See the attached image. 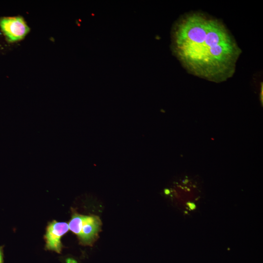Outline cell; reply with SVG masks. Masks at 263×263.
Instances as JSON below:
<instances>
[{"mask_svg": "<svg viewBox=\"0 0 263 263\" xmlns=\"http://www.w3.org/2000/svg\"><path fill=\"white\" fill-rule=\"evenodd\" d=\"M0 27L9 42L22 39L30 30L23 18L19 16L0 18Z\"/></svg>", "mask_w": 263, "mask_h": 263, "instance_id": "3", "label": "cell"}, {"mask_svg": "<svg viewBox=\"0 0 263 263\" xmlns=\"http://www.w3.org/2000/svg\"><path fill=\"white\" fill-rule=\"evenodd\" d=\"M69 230L68 224L54 221L47 226L45 236L46 248L60 253L61 251V237Z\"/></svg>", "mask_w": 263, "mask_h": 263, "instance_id": "4", "label": "cell"}, {"mask_svg": "<svg viewBox=\"0 0 263 263\" xmlns=\"http://www.w3.org/2000/svg\"><path fill=\"white\" fill-rule=\"evenodd\" d=\"M102 223L96 215H83L75 213L68 225L69 229L76 234L80 243L84 245H92L98 237Z\"/></svg>", "mask_w": 263, "mask_h": 263, "instance_id": "2", "label": "cell"}, {"mask_svg": "<svg viewBox=\"0 0 263 263\" xmlns=\"http://www.w3.org/2000/svg\"><path fill=\"white\" fill-rule=\"evenodd\" d=\"M67 263H76V261L72 259H69L67 260Z\"/></svg>", "mask_w": 263, "mask_h": 263, "instance_id": "6", "label": "cell"}, {"mask_svg": "<svg viewBox=\"0 0 263 263\" xmlns=\"http://www.w3.org/2000/svg\"><path fill=\"white\" fill-rule=\"evenodd\" d=\"M171 37L172 53L190 74L216 83L234 74L242 50L219 19L187 13L175 22Z\"/></svg>", "mask_w": 263, "mask_h": 263, "instance_id": "1", "label": "cell"}, {"mask_svg": "<svg viewBox=\"0 0 263 263\" xmlns=\"http://www.w3.org/2000/svg\"><path fill=\"white\" fill-rule=\"evenodd\" d=\"M0 263H3V254L1 248H0Z\"/></svg>", "mask_w": 263, "mask_h": 263, "instance_id": "5", "label": "cell"}]
</instances>
